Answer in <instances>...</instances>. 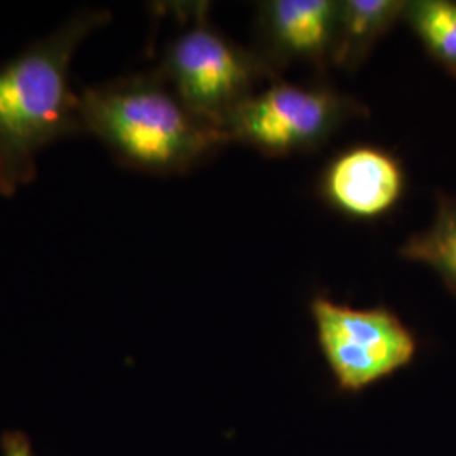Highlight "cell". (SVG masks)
I'll return each mask as SVG.
<instances>
[{
    "label": "cell",
    "instance_id": "obj_3",
    "mask_svg": "<svg viewBox=\"0 0 456 456\" xmlns=\"http://www.w3.org/2000/svg\"><path fill=\"white\" fill-rule=\"evenodd\" d=\"M190 24L171 37L154 69L200 118L225 132L228 118L264 78L279 80L256 51L235 45L208 20V7H188Z\"/></svg>",
    "mask_w": 456,
    "mask_h": 456
},
{
    "label": "cell",
    "instance_id": "obj_1",
    "mask_svg": "<svg viewBox=\"0 0 456 456\" xmlns=\"http://www.w3.org/2000/svg\"><path fill=\"white\" fill-rule=\"evenodd\" d=\"M109 20L107 11L82 9L0 65V195L11 198L33 183L45 149L85 135L71 63Z\"/></svg>",
    "mask_w": 456,
    "mask_h": 456
},
{
    "label": "cell",
    "instance_id": "obj_2",
    "mask_svg": "<svg viewBox=\"0 0 456 456\" xmlns=\"http://www.w3.org/2000/svg\"><path fill=\"white\" fill-rule=\"evenodd\" d=\"M83 129L132 171L178 176L208 161L227 134L193 114L156 69L80 92Z\"/></svg>",
    "mask_w": 456,
    "mask_h": 456
},
{
    "label": "cell",
    "instance_id": "obj_4",
    "mask_svg": "<svg viewBox=\"0 0 456 456\" xmlns=\"http://www.w3.org/2000/svg\"><path fill=\"white\" fill-rule=\"evenodd\" d=\"M369 110L355 98L326 85L274 83L256 92L225 126L230 142H242L267 156H289L323 146L354 117Z\"/></svg>",
    "mask_w": 456,
    "mask_h": 456
},
{
    "label": "cell",
    "instance_id": "obj_7",
    "mask_svg": "<svg viewBox=\"0 0 456 456\" xmlns=\"http://www.w3.org/2000/svg\"><path fill=\"white\" fill-rule=\"evenodd\" d=\"M338 0H269L259 5L261 49L276 75L289 63L326 68L333 61Z\"/></svg>",
    "mask_w": 456,
    "mask_h": 456
},
{
    "label": "cell",
    "instance_id": "obj_5",
    "mask_svg": "<svg viewBox=\"0 0 456 456\" xmlns=\"http://www.w3.org/2000/svg\"><path fill=\"white\" fill-rule=\"evenodd\" d=\"M310 310L318 345L340 391H365L408 367L416 355L414 335L386 306L360 310L318 294Z\"/></svg>",
    "mask_w": 456,
    "mask_h": 456
},
{
    "label": "cell",
    "instance_id": "obj_8",
    "mask_svg": "<svg viewBox=\"0 0 456 456\" xmlns=\"http://www.w3.org/2000/svg\"><path fill=\"white\" fill-rule=\"evenodd\" d=\"M406 0H338L331 65L355 69L403 19Z\"/></svg>",
    "mask_w": 456,
    "mask_h": 456
},
{
    "label": "cell",
    "instance_id": "obj_11",
    "mask_svg": "<svg viewBox=\"0 0 456 456\" xmlns=\"http://www.w3.org/2000/svg\"><path fill=\"white\" fill-rule=\"evenodd\" d=\"M0 455L2 456H36L33 444L26 433L22 431H5L0 438Z\"/></svg>",
    "mask_w": 456,
    "mask_h": 456
},
{
    "label": "cell",
    "instance_id": "obj_9",
    "mask_svg": "<svg viewBox=\"0 0 456 456\" xmlns=\"http://www.w3.org/2000/svg\"><path fill=\"white\" fill-rule=\"evenodd\" d=\"M399 254L408 261L429 265L456 294V198L438 196L433 224L411 235Z\"/></svg>",
    "mask_w": 456,
    "mask_h": 456
},
{
    "label": "cell",
    "instance_id": "obj_10",
    "mask_svg": "<svg viewBox=\"0 0 456 456\" xmlns=\"http://www.w3.org/2000/svg\"><path fill=\"white\" fill-rule=\"evenodd\" d=\"M431 58L456 77V2L409 0L403 19Z\"/></svg>",
    "mask_w": 456,
    "mask_h": 456
},
{
    "label": "cell",
    "instance_id": "obj_6",
    "mask_svg": "<svg viewBox=\"0 0 456 456\" xmlns=\"http://www.w3.org/2000/svg\"><path fill=\"white\" fill-rule=\"evenodd\" d=\"M406 188L401 161L377 146H354L333 158L320 180L326 203L350 218L375 220L392 212Z\"/></svg>",
    "mask_w": 456,
    "mask_h": 456
}]
</instances>
